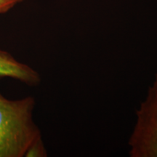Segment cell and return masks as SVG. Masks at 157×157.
Wrapping results in <instances>:
<instances>
[{
    "label": "cell",
    "instance_id": "obj_1",
    "mask_svg": "<svg viewBox=\"0 0 157 157\" xmlns=\"http://www.w3.org/2000/svg\"><path fill=\"white\" fill-rule=\"evenodd\" d=\"M35 99L9 100L0 93V157H23L42 136L33 120Z\"/></svg>",
    "mask_w": 157,
    "mask_h": 157
},
{
    "label": "cell",
    "instance_id": "obj_2",
    "mask_svg": "<svg viewBox=\"0 0 157 157\" xmlns=\"http://www.w3.org/2000/svg\"><path fill=\"white\" fill-rule=\"evenodd\" d=\"M129 146L131 157H157V72L146 98L136 111V122Z\"/></svg>",
    "mask_w": 157,
    "mask_h": 157
},
{
    "label": "cell",
    "instance_id": "obj_3",
    "mask_svg": "<svg viewBox=\"0 0 157 157\" xmlns=\"http://www.w3.org/2000/svg\"><path fill=\"white\" fill-rule=\"evenodd\" d=\"M11 78L29 86L37 85L40 76L34 69L17 60L10 53L0 50V78Z\"/></svg>",
    "mask_w": 157,
    "mask_h": 157
},
{
    "label": "cell",
    "instance_id": "obj_4",
    "mask_svg": "<svg viewBox=\"0 0 157 157\" xmlns=\"http://www.w3.org/2000/svg\"><path fill=\"white\" fill-rule=\"evenodd\" d=\"M48 156L46 149L44 148V143H43L42 136L37 137L34 140L27 149L25 152V157H45Z\"/></svg>",
    "mask_w": 157,
    "mask_h": 157
},
{
    "label": "cell",
    "instance_id": "obj_5",
    "mask_svg": "<svg viewBox=\"0 0 157 157\" xmlns=\"http://www.w3.org/2000/svg\"><path fill=\"white\" fill-rule=\"evenodd\" d=\"M23 0H0V15L5 14Z\"/></svg>",
    "mask_w": 157,
    "mask_h": 157
}]
</instances>
